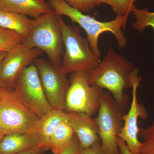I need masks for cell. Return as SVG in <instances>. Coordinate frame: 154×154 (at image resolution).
I'll return each mask as SVG.
<instances>
[{
	"label": "cell",
	"instance_id": "cell-23",
	"mask_svg": "<svg viewBox=\"0 0 154 154\" xmlns=\"http://www.w3.org/2000/svg\"><path fill=\"white\" fill-rule=\"evenodd\" d=\"M81 149L78 138L75 134L70 143L59 154H79Z\"/></svg>",
	"mask_w": 154,
	"mask_h": 154
},
{
	"label": "cell",
	"instance_id": "cell-15",
	"mask_svg": "<svg viewBox=\"0 0 154 154\" xmlns=\"http://www.w3.org/2000/svg\"><path fill=\"white\" fill-rule=\"evenodd\" d=\"M69 119V113L61 109H53L40 118L37 129L39 145L43 149H48L51 137L62 122Z\"/></svg>",
	"mask_w": 154,
	"mask_h": 154
},
{
	"label": "cell",
	"instance_id": "cell-13",
	"mask_svg": "<svg viewBox=\"0 0 154 154\" xmlns=\"http://www.w3.org/2000/svg\"><path fill=\"white\" fill-rule=\"evenodd\" d=\"M45 0H0V10L37 19L51 10Z\"/></svg>",
	"mask_w": 154,
	"mask_h": 154
},
{
	"label": "cell",
	"instance_id": "cell-18",
	"mask_svg": "<svg viewBox=\"0 0 154 154\" xmlns=\"http://www.w3.org/2000/svg\"><path fill=\"white\" fill-rule=\"evenodd\" d=\"M25 38L15 32L0 27V51L9 52L23 43Z\"/></svg>",
	"mask_w": 154,
	"mask_h": 154
},
{
	"label": "cell",
	"instance_id": "cell-25",
	"mask_svg": "<svg viewBox=\"0 0 154 154\" xmlns=\"http://www.w3.org/2000/svg\"><path fill=\"white\" fill-rule=\"evenodd\" d=\"M117 144L120 154H134L129 150L124 141L119 137L117 138Z\"/></svg>",
	"mask_w": 154,
	"mask_h": 154
},
{
	"label": "cell",
	"instance_id": "cell-29",
	"mask_svg": "<svg viewBox=\"0 0 154 154\" xmlns=\"http://www.w3.org/2000/svg\"><path fill=\"white\" fill-rule=\"evenodd\" d=\"M5 136V134H4V132H3L2 128H1V126H0V142L2 140Z\"/></svg>",
	"mask_w": 154,
	"mask_h": 154
},
{
	"label": "cell",
	"instance_id": "cell-26",
	"mask_svg": "<svg viewBox=\"0 0 154 154\" xmlns=\"http://www.w3.org/2000/svg\"><path fill=\"white\" fill-rule=\"evenodd\" d=\"M42 149L40 147H36L25 151L17 154H41Z\"/></svg>",
	"mask_w": 154,
	"mask_h": 154
},
{
	"label": "cell",
	"instance_id": "cell-22",
	"mask_svg": "<svg viewBox=\"0 0 154 154\" xmlns=\"http://www.w3.org/2000/svg\"><path fill=\"white\" fill-rule=\"evenodd\" d=\"M70 6L82 12L87 13L97 6V0H63Z\"/></svg>",
	"mask_w": 154,
	"mask_h": 154
},
{
	"label": "cell",
	"instance_id": "cell-4",
	"mask_svg": "<svg viewBox=\"0 0 154 154\" xmlns=\"http://www.w3.org/2000/svg\"><path fill=\"white\" fill-rule=\"evenodd\" d=\"M59 20L64 47L60 69L66 74L92 71L100 63V57L94 53L88 39L82 36L78 29L68 25L59 15Z\"/></svg>",
	"mask_w": 154,
	"mask_h": 154
},
{
	"label": "cell",
	"instance_id": "cell-1",
	"mask_svg": "<svg viewBox=\"0 0 154 154\" xmlns=\"http://www.w3.org/2000/svg\"><path fill=\"white\" fill-rule=\"evenodd\" d=\"M138 74L131 62L111 48L96 68L89 72V81L91 85L108 90L123 110L127 103L124 91L140 82Z\"/></svg>",
	"mask_w": 154,
	"mask_h": 154
},
{
	"label": "cell",
	"instance_id": "cell-27",
	"mask_svg": "<svg viewBox=\"0 0 154 154\" xmlns=\"http://www.w3.org/2000/svg\"><path fill=\"white\" fill-rule=\"evenodd\" d=\"M7 52L4 51H0V87H5L1 80V70H2V62Z\"/></svg>",
	"mask_w": 154,
	"mask_h": 154
},
{
	"label": "cell",
	"instance_id": "cell-21",
	"mask_svg": "<svg viewBox=\"0 0 154 154\" xmlns=\"http://www.w3.org/2000/svg\"><path fill=\"white\" fill-rule=\"evenodd\" d=\"M136 22L134 27L138 31L142 32L148 26L154 30V12H149L147 9H139L134 14Z\"/></svg>",
	"mask_w": 154,
	"mask_h": 154
},
{
	"label": "cell",
	"instance_id": "cell-5",
	"mask_svg": "<svg viewBox=\"0 0 154 154\" xmlns=\"http://www.w3.org/2000/svg\"><path fill=\"white\" fill-rule=\"evenodd\" d=\"M39 120L14 90H8L0 102V126L5 135L14 133L37 134Z\"/></svg>",
	"mask_w": 154,
	"mask_h": 154
},
{
	"label": "cell",
	"instance_id": "cell-20",
	"mask_svg": "<svg viewBox=\"0 0 154 154\" xmlns=\"http://www.w3.org/2000/svg\"><path fill=\"white\" fill-rule=\"evenodd\" d=\"M139 135L143 140L137 154H154V122L145 128H140Z\"/></svg>",
	"mask_w": 154,
	"mask_h": 154
},
{
	"label": "cell",
	"instance_id": "cell-17",
	"mask_svg": "<svg viewBox=\"0 0 154 154\" xmlns=\"http://www.w3.org/2000/svg\"><path fill=\"white\" fill-rule=\"evenodd\" d=\"M74 135L68 119L62 122L51 136L48 149H51L54 154H59L70 143Z\"/></svg>",
	"mask_w": 154,
	"mask_h": 154
},
{
	"label": "cell",
	"instance_id": "cell-9",
	"mask_svg": "<svg viewBox=\"0 0 154 154\" xmlns=\"http://www.w3.org/2000/svg\"><path fill=\"white\" fill-rule=\"evenodd\" d=\"M45 94L53 109L64 110L67 91L69 80L60 67L41 58L34 61Z\"/></svg>",
	"mask_w": 154,
	"mask_h": 154
},
{
	"label": "cell",
	"instance_id": "cell-11",
	"mask_svg": "<svg viewBox=\"0 0 154 154\" xmlns=\"http://www.w3.org/2000/svg\"><path fill=\"white\" fill-rule=\"evenodd\" d=\"M140 82L132 87V101L128 113L122 116L123 125L118 137L124 141L132 153L137 154L142 143L138 139L140 128L138 125L139 118L146 119L148 116L147 111L143 105L139 103L137 99V88Z\"/></svg>",
	"mask_w": 154,
	"mask_h": 154
},
{
	"label": "cell",
	"instance_id": "cell-19",
	"mask_svg": "<svg viewBox=\"0 0 154 154\" xmlns=\"http://www.w3.org/2000/svg\"><path fill=\"white\" fill-rule=\"evenodd\" d=\"M97 6L105 4L112 7L118 17L128 16L135 8L131 0H97Z\"/></svg>",
	"mask_w": 154,
	"mask_h": 154
},
{
	"label": "cell",
	"instance_id": "cell-30",
	"mask_svg": "<svg viewBox=\"0 0 154 154\" xmlns=\"http://www.w3.org/2000/svg\"><path fill=\"white\" fill-rule=\"evenodd\" d=\"M136 0H131V2H132V3L133 4H134V2H135Z\"/></svg>",
	"mask_w": 154,
	"mask_h": 154
},
{
	"label": "cell",
	"instance_id": "cell-10",
	"mask_svg": "<svg viewBox=\"0 0 154 154\" xmlns=\"http://www.w3.org/2000/svg\"><path fill=\"white\" fill-rule=\"evenodd\" d=\"M41 54V50L29 48L23 43L7 52L2 62L1 70V80L4 86L14 88L24 69L32 64Z\"/></svg>",
	"mask_w": 154,
	"mask_h": 154
},
{
	"label": "cell",
	"instance_id": "cell-2",
	"mask_svg": "<svg viewBox=\"0 0 154 154\" xmlns=\"http://www.w3.org/2000/svg\"><path fill=\"white\" fill-rule=\"evenodd\" d=\"M48 2L59 16H66L73 22L76 23L85 31L92 50L100 57L101 54L98 46L99 36L105 32L113 33L119 47L122 48L126 45L127 40L122 29L126 25L128 16L118 17L109 22H100L82 11L72 8L63 0H47Z\"/></svg>",
	"mask_w": 154,
	"mask_h": 154
},
{
	"label": "cell",
	"instance_id": "cell-24",
	"mask_svg": "<svg viewBox=\"0 0 154 154\" xmlns=\"http://www.w3.org/2000/svg\"><path fill=\"white\" fill-rule=\"evenodd\" d=\"M79 154H107L103 149L101 144L97 143L89 147L81 149Z\"/></svg>",
	"mask_w": 154,
	"mask_h": 154
},
{
	"label": "cell",
	"instance_id": "cell-8",
	"mask_svg": "<svg viewBox=\"0 0 154 154\" xmlns=\"http://www.w3.org/2000/svg\"><path fill=\"white\" fill-rule=\"evenodd\" d=\"M14 89L24 104L39 118L53 109L45 94L34 64L24 69L16 81Z\"/></svg>",
	"mask_w": 154,
	"mask_h": 154
},
{
	"label": "cell",
	"instance_id": "cell-14",
	"mask_svg": "<svg viewBox=\"0 0 154 154\" xmlns=\"http://www.w3.org/2000/svg\"><path fill=\"white\" fill-rule=\"evenodd\" d=\"M36 147L42 148L37 134L14 133L5 135L0 142V154H17Z\"/></svg>",
	"mask_w": 154,
	"mask_h": 154
},
{
	"label": "cell",
	"instance_id": "cell-16",
	"mask_svg": "<svg viewBox=\"0 0 154 154\" xmlns=\"http://www.w3.org/2000/svg\"><path fill=\"white\" fill-rule=\"evenodd\" d=\"M34 19L28 16L0 10V27L15 32L26 38L30 34Z\"/></svg>",
	"mask_w": 154,
	"mask_h": 154
},
{
	"label": "cell",
	"instance_id": "cell-12",
	"mask_svg": "<svg viewBox=\"0 0 154 154\" xmlns=\"http://www.w3.org/2000/svg\"><path fill=\"white\" fill-rule=\"evenodd\" d=\"M68 121L81 149L87 148L99 142L98 126L91 116L83 113H69Z\"/></svg>",
	"mask_w": 154,
	"mask_h": 154
},
{
	"label": "cell",
	"instance_id": "cell-3",
	"mask_svg": "<svg viewBox=\"0 0 154 154\" xmlns=\"http://www.w3.org/2000/svg\"><path fill=\"white\" fill-rule=\"evenodd\" d=\"M23 44L43 51L51 63L60 67L64 47L59 15L51 9L34 19L33 28Z\"/></svg>",
	"mask_w": 154,
	"mask_h": 154
},
{
	"label": "cell",
	"instance_id": "cell-6",
	"mask_svg": "<svg viewBox=\"0 0 154 154\" xmlns=\"http://www.w3.org/2000/svg\"><path fill=\"white\" fill-rule=\"evenodd\" d=\"M67 91L64 110L68 113H83L91 116L98 112L104 91L98 86L91 85L89 72L72 73Z\"/></svg>",
	"mask_w": 154,
	"mask_h": 154
},
{
	"label": "cell",
	"instance_id": "cell-7",
	"mask_svg": "<svg viewBox=\"0 0 154 154\" xmlns=\"http://www.w3.org/2000/svg\"><path fill=\"white\" fill-rule=\"evenodd\" d=\"M121 108L110 93L104 91L100 108L94 119L102 148L107 154H119L117 138L123 125Z\"/></svg>",
	"mask_w": 154,
	"mask_h": 154
},
{
	"label": "cell",
	"instance_id": "cell-28",
	"mask_svg": "<svg viewBox=\"0 0 154 154\" xmlns=\"http://www.w3.org/2000/svg\"><path fill=\"white\" fill-rule=\"evenodd\" d=\"M9 88L5 87H0V102L2 101L7 92L8 91Z\"/></svg>",
	"mask_w": 154,
	"mask_h": 154
}]
</instances>
